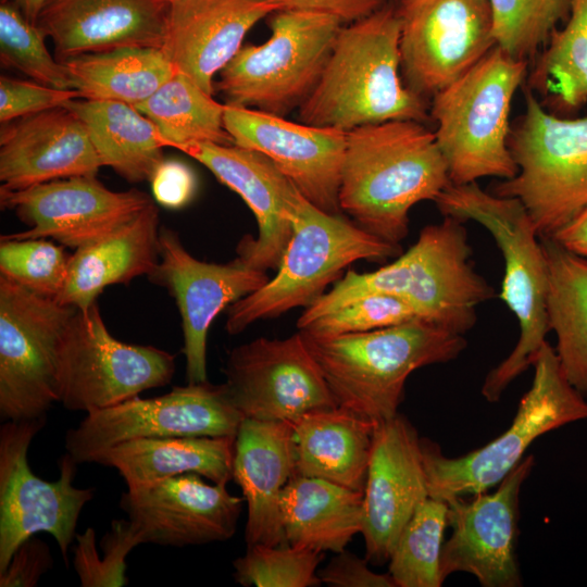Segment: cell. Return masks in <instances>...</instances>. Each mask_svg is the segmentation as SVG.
Listing matches in <instances>:
<instances>
[{"label": "cell", "mask_w": 587, "mask_h": 587, "mask_svg": "<svg viewBox=\"0 0 587 587\" xmlns=\"http://www.w3.org/2000/svg\"><path fill=\"white\" fill-rule=\"evenodd\" d=\"M508 145L517 173L491 192L519 199L539 237H551L587 210V116L560 117L526 89Z\"/></svg>", "instance_id": "9c48e42d"}, {"label": "cell", "mask_w": 587, "mask_h": 587, "mask_svg": "<svg viewBox=\"0 0 587 587\" xmlns=\"http://www.w3.org/2000/svg\"><path fill=\"white\" fill-rule=\"evenodd\" d=\"M548 268L547 311L561 370L587 395V259L540 237Z\"/></svg>", "instance_id": "d6a6232c"}, {"label": "cell", "mask_w": 587, "mask_h": 587, "mask_svg": "<svg viewBox=\"0 0 587 587\" xmlns=\"http://www.w3.org/2000/svg\"><path fill=\"white\" fill-rule=\"evenodd\" d=\"M148 277L175 299L182 319L188 384L208 380L207 339L217 314L270 279L265 271L239 258L226 264L196 259L178 234L167 227H160L159 261Z\"/></svg>", "instance_id": "d6986e66"}, {"label": "cell", "mask_w": 587, "mask_h": 587, "mask_svg": "<svg viewBox=\"0 0 587 587\" xmlns=\"http://www.w3.org/2000/svg\"><path fill=\"white\" fill-rule=\"evenodd\" d=\"M152 203L143 191H114L96 176L67 177L15 190L1 187V208L14 211L28 226L2 236L53 239L76 250L113 233Z\"/></svg>", "instance_id": "e0dca14e"}, {"label": "cell", "mask_w": 587, "mask_h": 587, "mask_svg": "<svg viewBox=\"0 0 587 587\" xmlns=\"http://www.w3.org/2000/svg\"><path fill=\"white\" fill-rule=\"evenodd\" d=\"M102 164L79 118L61 107L1 124L2 188L23 189L74 176H97Z\"/></svg>", "instance_id": "d4e9b609"}, {"label": "cell", "mask_w": 587, "mask_h": 587, "mask_svg": "<svg viewBox=\"0 0 587 587\" xmlns=\"http://www.w3.org/2000/svg\"><path fill=\"white\" fill-rule=\"evenodd\" d=\"M496 43L511 57L534 60L558 24L570 13V0H488Z\"/></svg>", "instance_id": "74e56055"}, {"label": "cell", "mask_w": 587, "mask_h": 587, "mask_svg": "<svg viewBox=\"0 0 587 587\" xmlns=\"http://www.w3.org/2000/svg\"><path fill=\"white\" fill-rule=\"evenodd\" d=\"M149 182L154 200L167 209L187 205L197 190L193 171L177 160H163Z\"/></svg>", "instance_id": "bcb514c9"}, {"label": "cell", "mask_w": 587, "mask_h": 587, "mask_svg": "<svg viewBox=\"0 0 587 587\" xmlns=\"http://www.w3.org/2000/svg\"><path fill=\"white\" fill-rule=\"evenodd\" d=\"M46 423L43 416L5 421L0 427V572L22 542L41 532L55 539L67 565L78 517L95 496L93 488L74 486L78 464L67 452L59 460L58 480L33 473L27 452Z\"/></svg>", "instance_id": "7c38bea8"}, {"label": "cell", "mask_w": 587, "mask_h": 587, "mask_svg": "<svg viewBox=\"0 0 587 587\" xmlns=\"http://www.w3.org/2000/svg\"><path fill=\"white\" fill-rule=\"evenodd\" d=\"M527 89L559 113L576 111L587 102V0H570L564 26L553 30L534 59Z\"/></svg>", "instance_id": "e575fe53"}, {"label": "cell", "mask_w": 587, "mask_h": 587, "mask_svg": "<svg viewBox=\"0 0 587 587\" xmlns=\"http://www.w3.org/2000/svg\"><path fill=\"white\" fill-rule=\"evenodd\" d=\"M174 373V354L116 339L95 302L76 310L61 339L57 360L59 402L68 411L89 413L163 387Z\"/></svg>", "instance_id": "8fae6325"}, {"label": "cell", "mask_w": 587, "mask_h": 587, "mask_svg": "<svg viewBox=\"0 0 587 587\" xmlns=\"http://www.w3.org/2000/svg\"><path fill=\"white\" fill-rule=\"evenodd\" d=\"M76 308L0 276V416H47L59 402L57 360Z\"/></svg>", "instance_id": "4fadbf2b"}, {"label": "cell", "mask_w": 587, "mask_h": 587, "mask_svg": "<svg viewBox=\"0 0 587 587\" xmlns=\"http://www.w3.org/2000/svg\"><path fill=\"white\" fill-rule=\"evenodd\" d=\"M428 497L421 438L398 413L377 424L374 432L361 530L367 562L383 565L389 561L401 530Z\"/></svg>", "instance_id": "44dd1931"}, {"label": "cell", "mask_w": 587, "mask_h": 587, "mask_svg": "<svg viewBox=\"0 0 587 587\" xmlns=\"http://www.w3.org/2000/svg\"><path fill=\"white\" fill-rule=\"evenodd\" d=\"M364 491L314 477L294 475L280 497L287 544L339 552L361 534Z\"/></svg>", "instance_id": "4dcf8cb0"}, {"label": "cell", "mask_w": 587, "mask_h": 587, "mask_svg": "<svg viewBox=\"0 0 587 587\" xmlns=\"http://www.w3.org/2000/svg\"><path fill=\"white\" fill-rule=\"evenodd\" d=\"M201 477L180 474L122 495L120 507L142 544L185 547L225 541L235 535L243 497L230 495L225 484H208Z\"/></svg>", "instance_id": "7402d4cb"}, {"label": "cell", "mask_w": 587, "mask_h": 587, "mask_svg": "<svg viewBox=\"0 0 587 587\" xmlns=\"http://www.w3.org/2000/svg\"><path fill=\"white\" fill-rule=\"evenodd\" d=\"M0 276L55 299L67 275L70 257L47 238L0 239Z\"/></svg>", "instance_id": "60d3db41"}, {"label": "cell", "mask_w": 587, "mask_h": 587, "mask_svg": "<svg viewBox=\"0 0 587 587\" xmlns=\"http://www.w3.org/2000/svg\"><path fill=\"white\" fill-rule=\"evenodd\" d=\"M223 120L234 145L263 153L308 201L338 214L347 132L226 103Z\"/></svg>", "instance_id": "ffe728a7"}, {"label": "cell", "mask_w": 587, "mask_h": 587, "mask_svg": "<svg viewBox=\"0 0 587 587\" xmlns=\"http://www.w3.org/2000/svg\"><path fill=\"white\" fill-rule=\"evenodd\" d=\"M282 10L325 13L342 23L363 18L388 4V0H275Z\"/></svg>", "instance_id": "c3c4849f"}, {"label": "cell", "mask_w": 587, "mask_h": 587, "mask_svg": "<svg viewBox=\"0 0 587 587\" xmlns=\"http://www.w3.org/2000/svg\"><path fill=\"white\" fill-rule=\"evenodd\" d=\"M135 108L155 125L165 147L177 149L192 142L234 145L224 126L225 104L182 72L177 71Z\"/></svg>", "instance_id": "d590c367"}, {"label": "cell", "mask_w": 587, "mask_h": 587, "mask_svg": "<svg viewBox=\"0 0 587 587\" xmlns=\"http://www.w3.org/2000/svg\"><path fill=\"white\" fill-rule=\"evenodd\" d=\"M80 98L73 89H59L37 82L0 77V122L37 114L63 107L72 99Z\"/></svg>", "instance_id": "ee69618b"}, {"label": "cell", "mask_w": 587, "mask_h": 587, "mask_svg": "<svg viewBox=\"0 0 587 587\" xmlns=\"http://www.w3.org/2000/svg\"><path fill=\"white\" fill-rule=\"evenodd\" d=\"M86 414L65 435L66 452L77 464L93 463L109 448L137 438L236 437L243 421L225 384L208 380L176 386L159 397L137 396Z\"/></svg>", "instance_id": "5bb4252c"}, {"label": "cell", "mask_w": 587, "mask_h": 587, "mask_svg": "<svg viewBox=\"0 0 587 587\" xmlns=\"http://www.w3.org/2000/svg\"><path fill=\"white\" fill-rule=\"evenodd\" d=\"M434 202L444 216L484 226L503 257L500 298L515 315L520 336L512 352L487 374L482 386L485 399L495 402L533 365L550 332L548 268L540 237L519 199L486 191L476 182L450 183Z\"/></svg>", "instance_id": "5b68a950"}, {"label": "cell", "mask_w": 587, "mask_h": 587, "mask_svg": "<svg viewBox=\"0 0 587 587\" xmlns=\"http://www.w3.org/2000/svg\"><path fill=\"white\" fill-rule=\"evenodd\" d=\"M238 193L252 211L258 236H245L237 254L251 267L277 268L292 235L297 188L263 153L236 145L192 142L177 148Z\"/></svg>", "instance_id": "603a6c76"}, {"label": "cell", "mask_w": 587, "mask_h": 587, "mask_svg": "<svg viewBox=\"0 0 587 587\" xmlns=\"http://www.w3.org/2000/svg\"><path fill=\"white\" fill-rule=\"evenodd\" d=\"M46 36L12 2L0 5V61L34 82L59 89H74L67 67L52 57Z\"/></svg>", "instance_id": "f35d334b"}, {"label": "cell", "mask_w": 587, "mask_h": 587, "mask_svg": "<svg viewBox=\"0 0 587 587\" xmlns=\"http://www.w3.org/2000/svg\"><path fill=\"white\" fill-rule=\"evenodd\" d=\"M73 564L83 587H121L127 585L126 557L138 545L141 537L133 523L115 520L101 540L103 558H99L96 533L88 527L76 534Z\"/></svg>", "instance_id": "b9f144b4"}, {"label": "cell", "mask_w": 587, "mask_h": 587, "mask_svg": "<svg viewBox=\"0 0 587 587\" xmlns=\"http://www.w3.org/2000/svg\"><path fill=\"white\" fill-rule=\"evenodd\" d=\"M64 108L86 128L102 166L129 183L150 180L163 158L155 125L135 107L109 100L72 99Z\"/></svg>", "instance_id": "1f68e13d"}, {"label": "cell", "mask_w": 587, "mask_h": 587, "mask_svg": "<svg viewBox=\"0 0 587 587\" xmlns=\"http://www.w3.org/2000/svg\"><path fill=\"white\" fill-rule=\"evenodd\" d=\"M449 184L435 134L422 122L388 121L347 132L339 208L367 233L400 245L411 208L435 201Z\"/></svg>", "instance_id": "6da1fadb"}, {"label": "cell", "mask_w": 587, "mask_h": 587, "mask_svg": "<svg viewBox=\"0 0 587 587\" xmlns=\"http://www.w3.org/2000/svg\"><path fill=\"white\" fill-rule=\"evenodd\" d=\"M448 525V503L426 498L401 530L390 554L388 573L396 587H440V557Z\"/></svg>", "instance_id": "8d00e7d4"}, {"label": "cell", "mask_w": 587, "mask_h": 587, "mask_svg": "<svg viewBox=\"0 0 587 587\" xmlns=\"http://www.w3.org/2000/svg\"><path fill=\"white\" fill-rule=\"evenodd\" d=\"M401 24L386 4L342 26L322 75L299 107L301 123L344 132L388 121L425 122V98L401 76Z\"/></svg>", "instance_id": "3957f363"}, {"label": "cell", "mask_w": 587, "mask_h": 587, "mask_svg": "<svg viewBox=\"0 0 587 587\" xmlns=\"http://www.w3.org/2000/svg\"><path fill=\"white\" fill-rule=\"evenodd\" d=\"M535 465L528 455L501 480L492 494L455 497L448 503L451 537L442 545L444 579L469 573L484 587H520L516 560L520 491Z\"/></svg>", "instance_id": "ac0fdd59"}, {"label": "cell", "mask_w": 587, "mask_h": 587, "mask_svg": "<svg viewBox=\"0 0 587 587\" xmlns=\"http://www.w3.org/2000/svg\"><path fill=\"white\" fill-rule=\"evenodd\" d=\"M168 1L170 3H174V2H177V1H180V0H166Z\"/></svg>", "instance_id": "816d5d0a"}, {"label": "cell", "mask_w": 587, "mask_h": 587, "mask_svg": "<svg viewBox=\"0 0 587 587\" xmlns=\"http://www.w3.org/2000/svg\"><path fill=\"white\" fill-rule=\"evenodd\" d=\"M342 24L325 13L275 12L271 37L241 47L218 73L214 89L226 104L283 116L316 86Z\"/></svg>", "instance_id": "30bf717a"}, {"label": "cell", "mask_w": 587, "mask_h": 587, "mask_svg": "<svg viewBox=\"0 0 587 587\" xmlns=\"http://www.w3.org/2000/svg\"><path fill=\"white\" fill-rule=\"evenodd\" d=\"M550 238L564 249L587 259V210L555 232Z\"/></svg>", "instance_id": "681fc988"}, {"label": "cell", "mask_w": 587, "mask_h": 587, "mask_svg": "<svg viewBox=\"0 0 587 587\" xmlns=\"http://www.w3.org/2000/svg\"><path fill=\"white\" fill-rule=\"evenodd\" d=\"M170 9L166 0H46L36 25L62 63L123 47L162 49Z\"/></svg>", "instance_id": "cb8c5ba5"}, {"label": "cell", "mask_w": 587, "mask_h": 587, "mask_svg": "<svg viewBox=\"0 0 587 587\" xmlns=\"http://www.w3.org/2000/svg\"><path fill=\"white\" fill-rule=\"evenodd\" d=\"M224 374L228 396L243 419L292 424L308 412L338 405L299 330L235 347Z\"/></svg>", "instance_id": "2e32d148"}, {"label": "cell", "mask_w": 587, "mask_h": 587, "mask_svg": "<svg viewBox=\"0 0 587 587\" xmlns=\"http://www.w3.org/2000/svg\"><path fill=\"white\" fill-rule=\"evenodd\" d=\"M235 439L232 436L137 438L109 448L93 463L116 469L127 490L187 473L226 485L233 479Z\"/></svg>", "instance_id": "f546056e"}, {"label": "cell", "mask_w": 587, "mask_h": 587, "mask_svg": "<svg viewBox=\"0 0 587 587\" xmlns=\"http://www.w3.org/2000/svg\"><path fill=\"white\" fill-rule=\"evenodd\" d=\"M401 254L387 242L338 214L325 212L298 190L294 198L292 235L274 277L228 307L225 328L236 335L262 320L307 308L340 278L350 264L384 262Z\"/></svg>", "instance_id": "52a82bcc"}, {"label": "cell", "mask_w": 587, "mask_h": 587, "mask_svg": "<svg viewBox=\"0 0 587 587\" xmlns=\"http://www.w3.org/2000/svg\"><path fill=\"white\" fill-rule=\"evenodd\" d=\"M159 210L153 202L113 233L76 249L54 300L87 309L108 286L149 276L159 261Z\"/></svg>", "instance_id": "83f0119b"}, {"label": "cell", "mask_w": 587, "mask_h": 587, "mask_svg": "<svg viewBox=\"0 0 587 587\" xmlns=\"http://www.w3.org/2000/svg\"><path fill=\"white\" fill-rule=\"evenodd\" d=\"M62 63L82 99L133 107L147 100L177 72L163 49L151 47L86 53Z\"/></svg>", "instance_id": "836d02e7"}, {"label": "cell", "mask_w": 587, "mask_h": 587, "mask_svg": "<svg viewBox=\"0 0 587 587\" xmlns=\"http://www.w3.org/2000/svg\"><path fill=\"white\" fill-rule=\"evenodd\" d=\"M323 559L324 552L287 542L255 544L233 562L234 578L245 587H315Z\"/></svg>", "instance_id": "ab89813d"}, {"label": "cell", "mask_w": 587, "mask_h": 587, "mask_svg": "<svg viewBox=\"0 0 587 587\" xmlns=\"http://www.w3.org/2000/svg\"><path fill=\"white\" fill-rule=\"evenodd\" d=\"M317 575L322 583L332 587H396L389 573L371 571L366 559L346 549L336 552Z\"/></svg>", "instance_id": "7dc6e473"}, {"label": "cell", "mask_w": 587, "mask_h": 587, "mask_svg": "<svg viewBox=\"0 0 587 587\" xmlns=\"http://www.w3.org/2000/svg\"><path fill=\"white\" fill-rule=\"evenodd\" d=\"M295 473L292 424L243 419L235 439L233 479L247 503V546L285 544L280 497Z\"/></svg>", "instance_id": "4316f807"}, {"label": "cell", "mask_w": 587, "mask_h": 587, "mask_svg": "<svg viewBox=\"0 0 587 587\" xmlns=\"http://www.w3.org/2000/svg\"><path fill=\"white\" fill-rule=\"evenodd\" d=\"M53 565L49 546L35 536L22 542L0 572V587H34Z\"/></svg>", "instance_id": "f6af8a7d"}, {"label": "cell", "mask_w": 587, "mask_h": 587, "mask_svg": "<svg viewBox=\"0 0 587 587\" xmlns=\"http://www.w3.org/2000/svg\"><path fill=\"white\" fill-rule=\"evenodd\" d=\"M528 63L494 47L465 74L433 96L436 142L451 184L483 177L509 179L517 165L509 149L513 97Z\"/></svg>", "instance_id": "8992f818"}, {"label": "cell", "mask_w": 587, "mask_h": 587, "mask_svg": "<svg viewBox=\"0 0 587 587\" xmlns=\"http://www.w3.org/2000/svg\"><path fill=\"white\" fill-rule=\"evenodd\" d=\"M375 427L341 405L305 413L292 423L294 475L364 491Z\"/></svg>", "instance_id": "f1b7e54d"}, {"label": "cell", "mask_w": 587, "mask_h": 587, "mask_svg": "<svg viewBox=\"0 0 587 587\" xmlns=\"http://www.w3.org/2000/svg\"><path fill=\"white\" fill-rule=\"evenodd\" d=\"M170 5L162 49L178 72L210 95L215 75L242 47L247 33L282 11L275 0H180Z\"/></svg>", "instance_id": "484cf974"}, {"label": "cell", "mask_w": 587, "mask_h": 587, "mask_svg": "<svg viewBox=\"0 0 587 587\" xmlns=\"http://www.w3.org/2000/svg\"><path fill=\"white\" fill-rule=\"evenodd\" d=\"M299 332L337 404L376 425L399 413L411 373L449 362L466 347L463 335L422 319L338 336Z\"/></svg>", "instance_id": "277c9868"}, {"label": "cell", "mask_w": 587, "mask_h": 587, "mask_svg": "<svg viewBox=\"0 0 587 587\" xmlns=\"http://www.w3.org/2000/svg\"><path fill=\"white\" fill-rule=\"evenodd\" d=\"M464 222L444 216L425 226L416 242L376 271L349 270L334 286L304 308L298 329L371 294L397 297L423 320L463 335L476 323L477 307L494 297L472 263Z\"/></svg>", "instance_id": "7a4b0ae2"}, {"label": "cell", "mask_w": 587, "mask_h": 587, "mask_svg": "<svg viewBox=\"0 0 587 587\" xmlns=\"http://www.w3.org/2000/svg\"><path fill=\"white\" fill-rule=\"evenodd\" d=\"M416 319L421 317L403 300L371 294L314 320L299 330L316 336H338L376 330Z\"/></svg>", "instance_id": "7bdbcfd3"}, {"label": "cell", "mask_w": 587, "mask_h": 587, "mask_svg": "<svg viewBox=\"0 0 587 587\" xmlns=\"http://www.w3.org/2000/svg\"><path fill=\"white\" fill-rule=\"evenodd\" d=\"M532 366V386L522 397L512 424L492 441L459 458H448L436 442L421 438L430 498L448 501L487 491L522 461L538 437L587 419V401L564 376L548 341Z\"/></svg>", "instance_id": "ba28073f"}, {"label": "cell", "mask_w": 587, "mask_h": 587, "mask_svg": "<svg viewBox=\"0 0 587 587\" xmlns=\"http://www.w3.org/2000/svg\"><path fill=\"white\" fill-rule=\"evenodd\" d=\"M3 2H12L21 10L24 16L32 23L36 24L37 17L46 2V0H0Z\"/></svg>", "instance_id": "f907efd6"}, {"label": "cell", "mask_w": 587, "mask_h": 587, "mask_svg": "<svg viewBox=\"0 0 587 587\" xmlns=\"http://www.w3.org/2000/svg\"><path fill=\"white\" fill-rule=\"evenodd\" d=\"M401 74L423 98L457 80L497 46L488 0H401Z\"/></svg>", "instance_id": "9a60e30c"}]
</instances>
